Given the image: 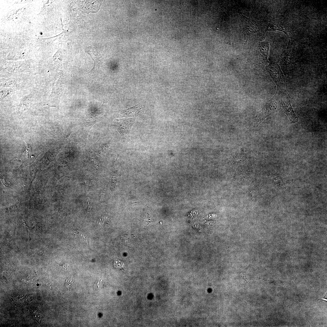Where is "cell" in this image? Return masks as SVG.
I'll list each match as a JSON object with an SVG mask.
<instances>
[{
	"label": "cell",
	"instance_id": "1",
	"mask_svg": "<svg viewBox=\"0 0 327 327\" xmlns=\"http://www.w3.org/2000/svg\"><path fill=\"white\" fill-rule=\"evenodd\" d=\"M281 108L279 94L276 91L274 96L256 115L254 127L258 126L266 117L279 111Z\"/></svg>",
	"mask_w": 327,
	"mask_h": 327
},
{
	"label": "cell",
	"instance_id": "2",
	"mask_svg": "<svg viewBox=\"0 0 327 327\" xmlns=\"http://www.w3.org/2000/svg\"><path fill=\"white\" fill-rule=\"evenodd\" d=\"M279 94L281 107L284 112L288 116L291 122L295 123L298 122V119L292 107L290 97L286 90L282 91H277Z\"/></svg>",
	"mask_w": 327,
	"mask_h": 327
},
{
	"label": "cell",
	"instance_id": "3",
	"mask_svg": "<svg viewBox=\"0 0 327 327\" xmlns=\"http://www.w3.org/2000/svg\"><path fill=\"white\" fill-rule=\"evenodd\" d=\"M266 70L276 85L277 91L286 90L284 76L278 64L276 63L270 64L268 66Z\"/></svg>",
	"mask_w": 327,
	"mask_h": 327
},
{
	"label": "cell",
	"instance_id": "4",
	"mask_svg": "<svg viewBox=\"0 0 327 327\" xmlns=\"http://www.w3.org/2000/svg\"><path fill=\"white\" fill-rule=\"evenodd\" d=\"M244 35L249 36L259 31H262L265 28L264 22L252 20L241 14Z\"/></svg>",
	"mask_w": 327,
	"mask_h": 327
},
{
	"label": "cell",
	"instance_id": "5",
	"mask_svg": "<svg viewBox=\"0 0 327 327\" xmlns=\"http://www.w3.org/2000/svg\"><path fill=\"white\" fill-rule=\"evenodd\" d=\"M135 121V119L134 118H126L116 120L115 126L124 140H130V133Z\"/></svg>",
	"mask_w": 327,
	"mask_h": 327
},
{
	"label": "cell",
	"instance_id": "6",
	"mask_svg": "<svg viewBox=\"0 0 327 327\" xmlns=\"http://www.w3.org/2000/svg\"><path fill=\"white\" fill-rule=\"evenodd\" d=\"M289 41L286 48L284 50L279 60L276 62L281 70H286L289 68L293 54L292 42L289 38Z\"/></svg>",
	"mask_w": 327,
	"mask_h": 327
},
{
	"label": "cell",
	"instance_id": "7",
	"mask_svg": "<svg viewBox=\"0 0 327 327\" xmlns=\"http://www.w3.org/2000/svg\"><path fill=\"white\" fill-rule=\"evenodd\" d=\"M270 45L267 41H263L259 43V63L263 66L267 65L269 61L268 59Z\"/></svg>",
	"mask_w": 327,
	"mask_h": 327
},
{
	"label": "cell",
	"instance_id": "8",
	"mask_svg": "<svg viewBox=\"0 0 327 327\" xmlns=\"http://www.w3.org/2000/svg\"><path fill=\"white\" fill-rule=\"evenodd\" d=\"M141 111L140 105L137 104L127 109L120 110L117 112L119 114V117H131L138 116Z\"/></svg>",
	"mask_w": 327,
	"mask_h": 327
},
{
	"label": "cell",
	"instance_id": "9",
	"mask_svg": "<svg viewBox=\"0 0 327 327\" xmlns=\"http://www.w3.org/2000/svg\"><path fill=\"white\" fill-rule=\"evenodd\" d=\"M267 31H280L283 32L289 38L288 29L280 22H276L269 24L267 26L265 32Z\"/></svg>",
	"mask_w": 327,
	"mask_h": 327
},
{
	"label": "cell",
	"instance_id": "10",
	"mask_svg": "<svg viewBox=\"0 0 327 327\" xmlns=\"http://www.w3.org/2000/svg\"><path fill=\"white\" fill-rule=\"evenodd\" d=\"M321 299L324 300H325V301H327V299H325L322 298V299Z\"/></svg>",
	"mask_w": 327,
	"mask_h": 327
}]
</instances>
